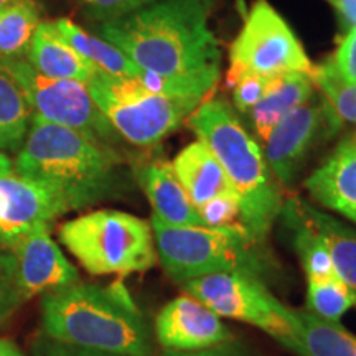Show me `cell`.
I'll return each mask as SVG.
<instances>
[{"instance_id": "1", "label": "cell", "mask_w": 356, "mask_h": 356, "mask_svg": "<svg viewBox=\"0 0 356 356\" xmlns=\"http://www.w3.org/2000/svg\"><path fill=\"white\" fill-rule=\"evenodd\" d=\"M216 0H157L104 22L101 38L142 70L162 76L221 71V48L210 19Z\"/></svg>"}, {"instance_id": "2", "label": "cell", "mask_w": 356, "mask_h": 356, "mask_svg": "<svg viewBox=\"0 0 356 356\" xmlns=\"http://www.w3.org/2000/svg\"><path fill=\"white\" fill-rule=\"evenodd\" d=\"M43 333L79 348L154 356L149 323L122 284L74 282L42 297Z\"/></svg>"}, {"instance_id": "3", "label": "cell", "mask_w": 356, "mask_h": 356, "mask_svg": "<svg viewBox=\"0 0 356 356\" xmlns=\"http://www.w3.org/2000/svg\"><path fill=\"white\" fill-rule=\"evenodd\" d=\"M13 168L47 186L66 211L81 210L113 195L119 155L109 145L32 114Z\"/></svg>"}, {"instance_id": "4", "label": "cell", "mask_w": 356, "mask_h": 356, "mask_svg": "<svg viewBox=\"0 0 356 356\" xmlns=\"http://www.w3.org/2000/svg\"><path fill=\"white\" fill-rule=\"evenodd\" d=\"M188 126L220 160L241 204V222L266 243L282 210V191L261 147L222 99H207L190 115Z\"/></svg>"}, {"instance_id": "5", "label": "cell", "mask_w": 356, "mask_h": 356, "mask_svg": "<svg viewBox=\"0 0 356 356\" xmlns=\"http://www.w3.org/2000/svg\"><path fill=\"white\" fill-rule=\"evenodd\" d=\"M150 226L157 257L180 286L213 274H246L267 284L277 270L266 243L243 222L222 228L173 226L152 215Z\"/></svg>"}, {"instance_id": "6", "label": "cell", "mask_w": 356, "mask_h": 356, "mask_svg": "<svg viewBox=\"0 0 356 356\" xmlns=\"http://www.w3.org/2000/svg\"><path fill=\"white\" fill-rule=\"evenodd\" d=\"M60 241L92 275L145 273L157 262L150 221L118 210H99L66 221Z\"/></svg>"}, {"instance_id": "7", "label": "cell", "mask_w": 356, "mask_h": 356, "mask_svg": "<svg viewBox=\"0 0 356 356\" xmlns=\"http://www.w3.org/2000/svg\"><path fill=\"white\" fill-rule=\"evenodd\" d=\"M86 86L118 136L137 147L157 145L207 101L157 95L137 78L113 76L99 70Z\"/></svg>"}, {"instance_id": "8", "label": "cell", "mask_w": 356, "mask_h": 356, "mask_svg": "<svg viewBox=\"0 0 356 356\" xmlns=\"http://www.w3.org/2000/svg\"><path fill=\"white\" fill-rule=\"evenodd\" d=\"M314 68L287 22L267 0H257L231 44L226 81L233 88L244 73L279 74L302 71L312 76Z\"/></svg>"}, {"instance_id": "9", "label": "cell", "mask_w": 356, "mask_h": 356, "mask_svg": "<svg viewBox=\"0 0 356 356\" xmlns=\"http://www.w3.org/2000/svg\"><path fill=\"white\" fill-rule=\"evenodd\" d=\"M3 61L29 97L33 115L73 129L104 145L115 139L118 132L96 106L86 84L74 79L43 76L26 60Z\"/></svg>"}, {"instance_id": "10", "label": "cell", "mask_w": 356, "mask_h": 356, "mask_svg": "<svg viewBox=\"0 0 356 356\" xmlns=\"http://www.w3.org/2000/svg\"><path fill=\"white\" fill-rule=\"evenodd\" d=\"M185 293L198 299L222 318L259 328L289 348L293 333L284 317V305L267 284L246 274H213L181 284Z\"/></svg>"}, {"instance_id": "11", "label": "cell", "mask_w": 356, "mask_h": 356, "mask_svg": "<svg viewBox=\"0 0 356 356\" xmlns=\"http://www.w3.org/2000/svg\"><path fill=\"white\" fill-rule=\"evenodd\" d=\"M328 139L327 111L322 101H307L289 113L266 139L264 157L279 186L291 188L314 145Z\"/></svg>"}, {"instance_id": "12", "label": "cell", "mask_w": 356, "mask_h": 356, "mask_svg": "<svg viewBox=\"0 0 356 356\" xmlns=\"http://www.w3.org/2000/svg\"><path fill=\"white\" fill-rule=\"evenodd\" d=\"M13 252L25 300L78 282L79 273L53 241L50 226H37L3 244Z\"/></svg>"}, {"instance_id": "13", "label": "cell", "mask_w": 356, "mask_h": 356, "mask_svg": "<svg viewBox=\"0 0 356 356\" xmlns=\"http://www.w3.org/2000/svg\"><path fill=\"white\" fill-rule=\"evenodd\" d=\"M155 337L163 350L172 351L210 348L234 338L220 315L188 293L178 296L159 312Z\"/></svg>"}, {"instance_id": "14", "label": "cell", "mask_w": 356, "mask_h": 356, "mask_svg": "<svg viewBox=\"0 0 356 356\" xmlns=\"http://www.w3.org/2000/svg\"><path fill=\"white\" fill-rule=\"evenodd\" d=\"M66 210L47 186L12 172L0 177V244H8Z\"/></svg>"}, {"instance_id": "15", "label": "cell", "mask_w": 356, "mask_h": 356, "mask_svg": "<svg viewBox=\"0 0 356 356\" xmlns=\"http://www.w3.org/2000/svg\"><path fill=\"white\" fill-rule=\"evenodd\" d=\"M304 186L318 204L356 225V131L338 142Z\"/></svg>"}, {"instance_id": "16", "label": "cell", "mask_w": 356, "mask_h": 356, "mask_svg": "<svg viewBox=\"0 0 356 356\" xmlns=\"http://www.w3.org/2000/svg\"><path fill=\"white\" fill-rule=\"evenodd\" d=\"M137 180L152 204V215L173 226H203L172 162L154 160L137 170Z\"/></svg>"}, {"instance_id": "17", "label": "cell", "mask_w": 356, "mask_h": 356, "mask_svg": "<svg viewBox=\"0 0 356 356\" xmlns=\"http://www.w3.org/2000/svg\"><path fill=\"white\" fill-rule=\"evenodd\" d=\"M284 317L293 333L287 350L297 356H356V335L340 322H328L307 309L287 305Z\"/></svg>"}, {"instance_id": "18", "label": "cell", "mask_w": 356, "mask_h": 356, "mask_svg": "<svg viewBox=\"0 0 356 356\" xmlns=\"http://www.w3.org/2000/svg\"><path fill=\"white\" fill-rule=\"evenodd\" d=\"M172 165L197 210L220 195L234 193L220 160L200 139L181 149Z\"/></svg>"}, {"instance_id": "19", "label": "cell", "mask_w": 356, "mask_h": 356, "mask_svg": "<svg viewBox=\"0 0 356 356\" xmlns=\"http://www.w3.org/2000/svg\"><path fill=\"white\" fill-rule=\"evenodd\" d=\"M29 63L47 78L74 79L84 84L97 70L61 37L55 22L38 24L30 44Z\"/></svg>"}, {"instance_id": "20", "label": "cell", "mask_w": 356, "mask_h": 356, "mask_svg": "<svg viewBox=\"0 0 356 356\" xmlns=\"http://www.w3.org/2000/svg\"><path fill=\"white\" fill-rule=\"evenodd\" d=\"M289 203L323 239L330 251L338 277L356 293V228L299 197L289 198Z\"/></svg>"}, {"instance_id": "21", "label": "cell", "mask_w": 356, "mask_h": 356, "mask_svg": "<svg viewBox=\"0 0 356 356\" xmlns=\"http://www.w3.org/2000/svg\"><path fill=\"white\" fill-rule=\"evenodd\" d=\"M315 84L310 74L286 71L275 76L267 95L246 114L261 140L269 137L273 129L289 113L314 97Z\"/></svg>"}, {"instance_id": "22", "label": "cell", "mask_w": 356, "mask_h": 356, "mask_svg": "<svg viewBox=\"0 0 356 356\" xmlns=\"http://www.w3.org/2000/svg\"><path fill=\"white\" fill-rule=\"evenodd\" d=\"M55 26L61 37L99 71L113 74V76H140V66L129 60L119 48H115L114 44L106 42V40L88 33L73 20L58 19L55 22Z\"/></svg>"}, {"instance_id": "23", "label": "cell", "mask_w": 356, "mask_h": 356, "mask_svg": "<svg viewBox=\"0 0 356 356\" xmlns=\"http://www.w3.org/2000/svg\"><path fill=\"white\" fill-rule=\"evenodd\" d=\"M40 24L33 0H15L0 10V60H24Z\"/></svg>"}, {"instance_id": "24", "label": "cell", "mask_w": 356, "mask_h": 356, "mask_svg": "<svg viewBox=\"0 0 356 356\" xmlns=\"http://www.w3.org/2000/svg\"><path fill=\"white\" fill-rule=\"evenodd\" d=\"M312 79L315 88L322 89L328 121V139L335 136L343 124H356V84L341 81L325 61L315 66Z\"/></svg>"}, {"instance_id": "25", "label": "cell", "mask_w": 356, "mask_h": 356, "mask_svg": "<svg viewBox=\"0 0 356 356\" xmlns=\"http://www.w3.org/2000/svg\"><path fill=\"white\" fill-rule=\"evenodd\" d=\"M32 106L7 63L0 60V126L17 145L24 144L32 119Z\"/></svg>"}, {"instance_id": "26", "label": "cell", "mask_w": 356, "mask_h": 356, "mask_svg": "<svg viewBox=\"0 0 356 356\" xmlns=\"http://www.w3.org/2000/svg\"><path fill=\"white\" fill-rule=\"evenodd\" d=\"M356 293L340 277L307 279V310L328 322H340L351 307Z\"/></svg>"}, {"instance_id": "27", "label": "cell", "mask_w": 356, "mask_h": 356, "mask_svg": "<svg viewBox=\"0 0 356 356\" xmlns=\"http://www.w3.org/2000/svg\"><path fill=\"white\" fill-rule=\"evenodd\" d=\"M24 302L15 256L7 246L0 244V325L7 322Z\"/></svg>"}, {"instance_id": "28", "label": "cell", "mask_w": 356, "mask_h": 356, "mask_svg": "<svg viewBox=\"0 0 356 356\" xmlns=\"http://www.w3.org/2000/svg\"><path fill=\"white\" fill-rule=\"evenodd\" d=\"M280 74V73H279ZM277 74L244 73L233 86V102L236 113L248 114L273 86Z\"/></svg>"}, {"instance_id": "29", "label": "cell", "mask_w": 356, "mask_h": 356, "mask_svg": "<svg viewBox=\"0 0 356 356\" xmlns=\"http://www.w3.org/2000/svg\"><path fill=\"white\" fill-rule=\"evenodd\" d=\"M200 220L208 228H222V226L238 225L241 220V204L236 193H226L210 200L198 208Z\"/></svg>"}, {"instance_id": "30", "label": "cell", "mask_w": 356, "mask_h": 356, "mask_svg": "<svg viewBox=\"0 0 356 356\" xmlns=\"http://www.w3.org/2000/svg\"><path fill=\"white\" fill-rule=\"evenodd\" d=\"M79 2L89 19L104 24L131 15L140 8L152 6L157 0H79Z\"/></svg>"}, {"instance_id": "31", "label": "cell", "mask_w": 356, "mask_h": 356, "mask_svg": "<svg viewBox=\"0 0 356 356\" xmlns=\"http://www.w3.org/2000/svg\"><path fill=\"white\" fill-rule=\"evenodd\" d=\"M325 63L341 81L356 84V26L346 30L335 53Z\"/></svg>"}, {"instance_id": "32", "label": "cell", "mask_w": 356, "mask_h": 356, "mask_svg": "<svg viewBox=\"0 0 356 356\" xmlns=\"http://www.w3.org/2000/svg\"><path fill=\"white\" fill-rule=\"evenodd\" d=\"M30 356H129V355H115L106 353V351H96L88 348H79V346L66 345L61 341L53 340L42 332L30 345Z\"/></svg>"}, {"instance_id": "33", "label": "cell", "mask_w": 356, "mask_h": 356, "mask_svg": "<svg viewBox=\"0 0 356 356\" xmlns=\"http://www.w3.org/2000/svg\"><path fill=\"white\" fill-rule=\"evenodd\" d=\"M162 356H256L254 351L238 340H228L218 343L210 348L195 350V351H172L163 350Z\"/></svg>"}, {"instance_id": "34", "label": "cell", "mask_w": 356, "mask_h": 356, "mask_svg": "<svg viewBox=\"0 0 356 356\" xmlns=\"http://www.w3.org/2000/svg\"><path fill=\"white\" fill-rule=\"evenodd\" d=\"M335 8L340 24L346 30L356 26V0H327Z\"/></svg>"}, {"instance_id": "35", "label": "cell", "mask_w": 356, "mask_h": 356, "mask_svg": "<svg viewBox=\"0 0 356 356\" xmlns=\"http://www.w3.org/2000/svg\"><path fill=\"white\" fill-rule=\"evenodd\" d=\"M0 356H25L22 350L8 338H0Z\"/></svg>"}, {"instance_id": "36", "label": "cell", "mask_w": 356, "mask_h": 356, "mask_svg": "<svg viewBox=\"0 0 356 356\" xmlns=\"http://www.w3.org/2000/svg\"><path fill=\"white\" fill-rule=\"evenodd\" d=\"M15 142H13V139L10 136H8L6 129H3L2 126H0V150H12V149H17Z\"/></svg>"}, {"instance_id": "37", "label": "cell", "mask_w": 356, "mask_h": 356, "mask_svg": "<svg viewBox=\"0 0 356 356\" xmlns=\"http://www.w3.org/2000/svg\"><path fill=\"white\" fill-rule=\"evenodd\" d=\"M13 172V163L10 157L6 152H2L0 150V177L3 175H8V173Z\"/></svg>"}, {"instance_id": "38", "label": "cell", "mask_w": 356, "mask_h": 356, "mask_svg": "<svg viewBox=\"0 0 356 356\" xmlns=\"http://www.w3.org/2000/svg\"><path fill=\"white\" fill-rule=\"evenodd\" d=\"M12 2H15V0H0V10H2V8H6L7 6H10Z\"/></svg>"}, {"instance_id": "39", "label": "cell", "mask_w": 356, "mask_h": 356, "mask_svg": "<svg viewBox=\"0 0 356 356\" xmlns=\"http://www.w3.org/2000/svg\"><path fill=\"white\" fill-rule=\"evenodd\" d=\"M355 307H356V305H355Z\"/></svg>"}]
</instances>
